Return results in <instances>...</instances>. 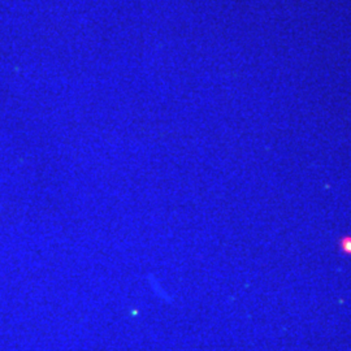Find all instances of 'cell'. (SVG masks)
<instances>
[{
  "label": "cell",
  "instance_id": "6da1fadb",
  "mask_svg": "<svg viewBox=\"0 0 351 351\" xmlns=\"http://www.w3.org/2000/svg\"><path fill=\"white\" fill-rule=\"evenodd\" d=\"M339 248L343 254L351 255V237H342L339 239Z\"/></svg>",
  "mask_w": 351,
  "mask_h": 351
}]
</instances>
